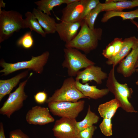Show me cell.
Instances as JSON below:
<instances>
[{
    "instance_id": "19",
    "label": "cell",
    "mask_w": 138,
    "mask_h": 138,
    "mask_svg": "<svg viewBox=\"0 0 138 138\" xmlns=\"http://www.w3.org/2000/svg\"><path fill=\"white\" fill-rule=\"evenodd\" d=\"M102 12L122 11L123 10L126 9L138 7V0H120L116 2H110L106 0L105 3H102Z\"/></svg>"
},
{
    "instance_id": "32",
    "label": "cell",
    "mask_w": 138,
    "mask_h": 138,
    "mask_svg": "<svg viewBox=\"0 0 138 138\" xmlns=\"http://www.w3.org/2000/svg\"><path fill=\"white\" fill-rule=\"evenodd\" d=\"M9 137V138H30L20 129H16L10 131Z\"/></svg>"
},
{
    "instance_id": "16",
    "label": "cell",
    "mask_w": 138,
    "mask_h": 138,
    "mask_svg": "<svg viewBox=\"0 0 138 138\" xmlns=\"http://www.w3.org/2000/svg\"><path fill=\"white\" fill-rule=\"evenodd\" d=\"M75 80L77 88L88 98L97 99L107 95L109 92L107 88L100 89L96 86L89 85L88 83L83 84L79 80Z\"/></svg>"
},
{
    "instance_id": "8",
    "label": "cell",
    "mask_w": 138,
    "mask_h": 138,
    "mask_svg": "<svg viewBox=\"0 0 138 138\" xmlns=\"http://www.w3.org/2000/svg\"><path fill=\"white\" fill-rule=\"evenodd\" d=\"M27 79L19 84L18 87L9 97L0 109V113L9 118L15 112L20 109L23 106V102L27 97L24 91Z\"/></svg>"
},
{
    "instance_id": "2",
    "label": "cell",
    "mask_w": 138,
    "mask_h": 138,
    "mask_svg": "<svg viewBox=\"0 0 138 138\" xmlns=\"http://www.w3.org/2000/svg\"><path fill=\"white\" fill-rule=\"evenodd\" d=\"M115 66H112L108 75L106 86L109 92L114 95L115 98L118 101L120 107L128 112H137L129 100L133 91L126 83L121 84L116 79L115 75Z\"/></svg>"
},
{
    "instance_id": "7",
    "label": "cell",
    "mask_w": 138,
    "mask_h": 138,
    "mask_svg": "<svg viewBox=\"0 0 138 138\" xmlns=\"http://www.w3.org/2000/svg\"><path fill=\"white\" fill-rule=\"evenodd\" d=\"M85 101L80 100L76 102L69 101L52 102L48 103V108L54 116L61 118H76L83 110Z\"/></svg>"
},
{
    "instance_id": "30",
    "label": "cell",
    "mask_w": 138,
    "mask_h": 138,
    "mask_svg": "<svg viewBox=\"0 0 138 138\" xmlns=\"http://www.w3.org/2000/svg\"><path fill=\"white\" fill-rule=\"evenodd\" d=\"M114 52V47L112 41L103 50L102 54L105 57L108 59L112 56Z\"/></svg>"
},
{
    "instance_id": "6",
    "label": "cell",
    "mask_w": 138,
    "mask_h": 138,
    "mask_svg": "<svg viewBox=\"0 0 138 138\" xmlns=\"http://www.w3.org/2000/svg\"><path fill=\"white\" fill-rule=\"evenodd\" d=\"M83 98H87L77 88L76 80L73 77L65 79L61 88L56 90L45 102L69 101L76 102Z\"/></svg>"
},
{
    "instance_id": "22",
    "label": "cell",
    "mask_w": 138,
    "mask_h": 138,
    "mask_svg": "<svg viewBox=\"0 0 138 138\" xmlns=\"http://www.w3.org/2000/svg\"><path fill=\"white\" fill-rule=\"evenodd\" d=\"M120 17L123 20L130 19L131 20L138 18V8L134 10L129 12L107 11L103 15L101 19L102 22H107L110 19L115 17Z\"/></svg>"
},
{
    "instance_id": "33",
    "label": "cell",
    "mask_w": 138,
    "mask_h": 138,
    "mask_svg": "<svg viewBox=\"0 0 138 138\" xmlns=\"http://www.w3.org/2000/svg\"><path fill=\"white\" fill-rule=\"evenodd\" d=\"M113 42L114 47V52L112 57L115 56L120 51L123 45V40L122 38H117L114 39Z\"/></svg>"
},
{
    "instance_id": "1",
    "label": "cell",
    "mask_w": 138,
    "mask_h": 138,
    "mask_svg": "<svg viewBox=\"0 0 138 138\" xmlns=\"http://www.w3.org/2000/svg\"><path fill=\"white\" fill-rule=\"evenodd\" d=\"M81 27L75 37L70 42L65 43V47L79 50L87 54L97 48L99 41L101 39L103 30L100 28L90 29L84 20Z\"/></svg>"
},
{
    "instance_id": "17",
    "label": "cell",
    "mask_w": 138,
    "mask_h": 138,
    "mask_svg": "<svg viewBox=\"0 0 138 138\" xmlns=\"http://www.w3.org/2000/svg\"><path fill=\"white\" fill-rule=\"evenodd\" d=\"M32 13L46 34H53L56 32V23L53 17L34 8Z\"/></svg>"
},
{
    "instance_id": "5",
    "label": "cell",
    "mask_w": 138,
    "mask_h": 138,
    "mask_svg": "<svg viewBox=\"0 0 138 138\" xmlns=\"http://www.w3.org/2000/svg\"><path fill=\"white\" fill-rule=\"evenodd\" d=\"M63 51L64 59L62 65L67 69L68 75L70 77L76 76L81 69L95 64L77 49L65 48Z\"/></svg>"
},
{
    "instance_id": "24",
    "label": "cell",
    "mask_w": 138,
    "mask_h": 138,
    "mask_svg": "<svg viewBox=\"0 0 138 138\" xmlns=\"http://www.w3.org/2000/svg\"><path fill=\"white\" fill-rule=\"evenodd\" d=\"M37 9L49 15H51V11L54 7L64 3V0H41L35 2Z\"/></svg>"
},
{
    "instance_id": "4",
    "label": "cell",
    "mask_w": 138,
    "mask_h": 138,
    "mask_svg": "<svg viewBox=\"0 0 138 138\" xmlns=\"http://www.w3.org/2000/svg\"><path fill=\"white\" fill-rule=\"evenodd\" d=\"M49 55V52L46 51L39 56H32L30 60L13 63H7L2 60L0 61V65L3 69L0 71V72L3 73L2 75H7L19 70L28 69L32 70L36 73L41 74L48 61Z\"/></svg>"
},
{
    "instance_id": "20",
    "label": "cell",
    "mask_w": 138,
    "mask_h": 138,
    "mask_svg": "<svg viewBox=\"0 0 138 138\" xmlns=\"http://www.w3.org/2000/svg\"><path fill=\"white\" fill-rule=\"evenodd\" d=\"M120 107L118 101L114 98L99 105L98 111L101 117L103 118L111 119Z\"/></svg>"
},
{
    "instance_id": "25",
    "label": "cell",
    "mask_w": 138,
    "mask_h": 138,
    "mask_svg": "<svg viewBox=\"0 0 138 138\" xmlns=\"http://www.w3.org/2000/svg\"><path fill=\"white\" fill-rule=\"evenodd\" d=\"M102 3L100 2L84 19V21L90 29H94V25L95 20L99 14L102 12Z\"/></svg>"
},
{
    "instance_id": "14",
    "label": "cell",
    "mask_w": 138,
    "mask_h": 138,
    "mask_svg": "<svg viewBox=\"0 0 138 138\" xmlns=\"http://www.w3.org/2000/svg\"><path fill=\"white\" fill-rule=\"evenodd\" d=\"M83 10V6L80 0L67 5L62 9L61 20L71 22L80 21Z\"/></svg>"
},
{
    "instance_id": "10",
    "label": "cell",
    "mask_w": 138,
    "mask_h": 138,
    "mask_svg": "<svg viewBox=\"0 0 138 138\" xmlns=\"http://www.w3.org/2000/svg\"><path fill=\"white\" fill-rule=\"evenodd\" d=\"M50 111L48 107L35 106L27 112L26 117V121L29 124L40 125L53 122L55 119Z\"/></svg>"
},
{
    "instance_id": "11",
    "label": "cell",
    "mask_w": 138,
    "mask_h": 138,
    "mask_svg": "<svg viewBox=\"0 0 138 138\" xmlns=\"http://www.w3.org/2000/svg\"><path fill=\"white\" fill-rule=\"evenodd\" d=\"M108 76L107 73L103 72L101 67L93 65L88 66L82 71H79L75 80H81L83 84L94 80L97 84H100L103 80L107 78Z\"/></svg>"
},
{
    "instance_id": "28",
    "label": "cell",
    "mask_w": 138,
    "mask_h": 138,
    "mask_svg": "<svg viewBox=\"0 0 138 138\" xmlns=\"http://www.w3.org/2000/svg\"><path fill=\"white\" fill-rule=\"evenodd\" d=\"M112 125L111 119L103 118L99 125V127L104 135L106 136H110L112 134Z\"/></svg>"
},
{
    "instance_id": "35",
    "label": "cell",
    "mask_w": 138,
    "mask_h": 138,
    "mask_svg": "<svg viewBox=\"0 0 138 138\" xmlns=\"http://www.w3.org/2000/svg\"><path fill=\"white\" fill-rule=\"evenodd\" d=\"M131 21L136 26L138 30V23L137 22L134 21L133 20H131ZM137 43L138 46V37L137 38ZM135 68L136 70V71H138V59L135 65Z\"/></svg>"
},
{
    "instance_id": "27",
    "label": "cell",
    "mask_w": 138,
    "mask_h": 138,
    "mask_svg": "<svg viewBox=\"0 0 138 138\" xmlns=\"http://www.w3.org/2000/svg\"><path fill=\"white\" fill-rule=\"evenodd\" d=\"M31 31H30L26 32L20 38L17 42V45L26 49L31 48L34 43Z\"/></svg>"
},
{
    "instance_id": "21",
    "label": "cell",
    "mask_w": 138,
    "mask_h": 138,
    "mask_svg": "<svg viewBox=\"0 0 138 138\" xmlns=\"http://www.w3.org/2000/svg\"><path fill=\"white\" fill-rule=\"evenodd\" d=\"M25 15L26 17L24 19V28H29L31 31H34L42 37H45L46 33L33 13L28 11L25 13Z\"/></svg>"
},
{
    "instance_id": "29",
    "label": "cell",
    "mask_w": 138,
    "mask_h": 138,
    "mask_svg": "<svg viewBox=\"0 0 138 138\" xmlns=\"http://www.w3.org/2000/svg\"><path fill=\"white\" fill-rule=\"evenodd\" d=\"M96 126L93 125L80 131L79 134V138H93Z\"/></svg>"
},
{
    "instance_id": "31",
    "label": "cell",
    "mask_w": 138,
    "mask_h": 138,
    "mask_svg": "<svg viewBox=\"0 0 138 138\" xmlns=\"http://www.w3.org/2000/svg\"><path fill=\"white\" fill-rule=\"evenodd\" d=\"M47 97V94L44 91H39L34 96L36 102L39 104H43L46 102Z\"/></svg>"
},
{
    "instance_id": "3",
    "label": "cell",
    "mask_w": 138,
    "mask_h": 138,
    "mask_svg": "<svg viewBox=\"0 0 138 138\" xmlns=\"http://www.w3.org/2000/svg\"><path fill=\"white\" fill-rule=\"evenodd\" d=\"M22 16L17 11L0 8V43L8 39L14 32L24 28Z\"/></svg>"
},
{
    "instance_id": "36",
    "label": "cell",
    "mask_w": 138,
    "mask_h": 138,
    "mask_svg": "<svg viewBox=\"0 0 138 138\" xmlns=\"http://www.w3.org/2000/svg\"><path fill=\"white\" fill-rule=\"evenodd\" d=\"M78 0H64V3L67 5L78 1Z\"/></svg>"
},
{
    "instance_id": "12",
    "label": "cell",
    "mask_w": 138,
    "mask_h": 138,
    "mask_svg": "<svg viewBox=\"0 0 138 138\" xmlns=\"http://www.w3.org/2000/svg\"><path fill=\"white\" fill-rule=\"evenodd\" d=\"M82 21L75 22L61 21L60 23H56V32L61 40L65 43L71 41L77 35Z\"/></svg>"
},
{
    "instance_id": "38",
    "label": "cell",
    "mask_w": 138,
    "mask_h": 138,
    "mask_svg": "<svg viewBox=\"0 0 138 138\" xmlns=\"http://www.w3.org/2000/svg\"><path fill=\"white\" fill-rule=\"evenodd\" d=\"M135 84L137 85H138V79L135 82Z\"/></svg>"
},
{
    "instance_id": "37",
    "label": "cell",
    "mask_w": 138,
    "mask_h": 138,
    "mask_svg": "<svg viewBox=\"0 0 138 138\" xmlns=\"http://www.w3.org/2000/svg\"><path fill=\"white\" fill-rule=\"evenodd\" d=\"M5 3L3 2L2 0H0V8L1 7H5Z\"/></svg>"
},
{
    "instance_id": "23",
    "label": "cell",
    "mask_w": 138,
    "mask_h": 138,
    "mask_svg": "<svg viewBox=\"0 0 138 138\" xmlns=\"http://www.w3.org/2000/svg\"><path fill=\"white\" fill-rule=\"evenodd\" d=\"M99 119V117L91 111L90 106L89 105L87 113L84 119L80 121L77 122L76 126L77 130L80 132L90 127L97 123Z\"/></svg>"
},
{
    "instance_id": "18",
    "label": "cell",
    "mask_w": 138,
    "mask_h": 138,
    "mask_svg": "<svg viewBox=\"0 0 138 138\" xmlns=\"http://www.w3.org/2000/svg\"><path fill=\"white\" fill-rule=\"evenodd\" d=\"M28 71L23 72L12 78L7 80H0V101L7 95L10 94L21 79L26 77Z\"/></svg>"
},
{
    "instance_id": "26",
    "label": "cell",
    "mask_w": 138,
    "mask_h": 138,
    "mask_svg": "<svg viewBox=\"0 0 138 138\" xmlns=\"http://www.w3.org/2000/svg\"><path fill=\"white\" fill-rule=\"evenodd\" d=\"M83 6L80 20H84L85 16L100 3L99 0H80Z\"/></svg>"
},
{
    "instance_id": "15",
    "label": "cell",
    "mask_w": 138,
    "mask_h": 138,
    "mask_svg": "<svg viewBox=\"0 0 138 138\" xmlns=\"http://www.w3.org/2000/svg\"><path fill=\"white\" fill-rule=\"evenodd\" d=\"M137 45V39L135 36L126 38L123 40L122 46L115 56L107 59L106 63L115 66L129 53L131 50Z\"/></svg>"
},
{
    "instance_id": "34",
    "label": "cell",
    "mask_w": 138,
    "mask_h": 138,
    "mask_svg": "<svg viewBox=\"0 0 138 138\" xmlns=\"http://www.w3.org/2000/svg\"><path fill=\"white\" fill-rule=\"evenodd\" d=\"M0 138H6L4 132V126L2 122L0 123Z\"/></svg>"
},
{
    "instance_id": "9",
    "label": "cell",
    "mask_w": 138,
    "mask_h": 138,
    "mask_svg": "<svg viewBox=\"0 0 138 138\" xmlns=\"http://www.w3.org/2000/svg\"><path fill=\"white\" fill-rule=\"evenodd\" d=\"M76 119L61 118L56 120L52 129L56 138H79Z\"/></svg>"
},
{
    "instance_id": "13",
    "label": "cell",
    "mask_w": 138,
    "mask_h": 138,
    "mask_svg": "<svg viewBox=\"0 0 138 138\" xmlns=\"http://www.w3.org/2000/svg\"><path fill=\"white\" fill-rule=\"evenodd\" d=\"M138 59L137 45L132 49L126 58L120 63L117 68V72L125 77L130 76L136 71L135 66Z\"/></svg>"
}]
</instances>
